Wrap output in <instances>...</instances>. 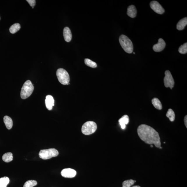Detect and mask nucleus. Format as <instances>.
<instances>
[{"instance_id":"obj_20","label":"nucleus","mask_w":187,"mask_h":187,"mask_svg":"<svg viewBox=\"0 0 187 187\" xmlns=\"http://www.w3.org/2000/svg\"><path fill=\"white\" fill-rule=\"evenodd\" d=\"M166 116L170 119L171 122H173L175 120V115L174 112L173 110L171 109H169L167 113L166 114Z\"/></svg>"},{"instance_id":"obj_6","label":"nucleus","mask_w":187,"mask_h":187,"mask_svg":"<svg viewBox=\"0 0 187 187\" xmlns=\"http://www.w3.org/2000/svg\"><path fill=\"white\" fill-rule=\"evenodd\" d=\"M58 155V150L54 148L42 150H40L39 153V157L44 160H47L52 157H56Z\"/></svg>"},{"instance_id":"obj_5","label":"nucleus","mask_w":187,"mask_h":187,"mask_svg":"<svg viewBox=\"0 0 187 187\" xmlns=\"http://www.w3.org/2000/svg\"><path fill=\"white\" fill-rule=\"evenodd\" d=\"M97 129V124L91 121L85 123L82 126V132L84 135H89L94 133Z\"/></svg>"},{"instance_id":"obj_27","label":"nucleus","mask_w":187,"mask_h":187,"mask_svg":"<svg viewBox=\"0 0 187 187\" xmlns=\"http://www.w3.org/2000/svg\"><path fill=\"white\" fill-rule=\"evenodd\" d=\"M184 122L185 126H186V128H187V115L185 116L184 119Z\"/></svg>"},{"instance_id":"obj_30","label":"nucleus","mask_w":187,"mask_h":187,"mask_svg":"<svg viewBox=\"0 0 187 187\" xmlns=\"http://www.w3.org/2000/svg\"><path fill=\"white\" fill-rule=\"evenodd\" d=\"M133 54H135V52H133Z\"/></svg>"},{"instance_id":"obj_25","label":"nucleus","mask_w":187,"mask_h":187,"mask_svg":"<svg viewBox=\"0 0 187 187\" xmlns=\"http://www.w3.org/2000/svg\"><path fill=\"white\" fill-rule=\"evenodd\" d=\"M135 183L133 179L125 181L122 183V187H130Z\"/></svg>"},{"instance_id":"obj_22","label":"nucleus","mask_w":187,"mask_h":187,"mask_svg":"<svg viewBox=\"0 0 187 187\" xmlns=\"http://www.w3.org/2000/svg\"><path fill=\"white\" fill-rule=\"evenodd\" d=\"M85 65L88 66L92 68H95L97 67V65L96 62L91 61L89 59H85Z\"/></svg>"},{"instance_id":"obj_7","label":"nucleus","mask_w":187,"mask_h":187,"mask_svg":"<svg viewBox=\"0 0 187 187\" xmlns=\"http://www.w3.org/2000/svg\"><path fill=\"white\" fill-rule=\"evenodd\" d=\"M165 74L164 82L165 87L166 88L170 87V89H172L175 84L173 77L169 70H166Z\"/></svg>"},{"instance_id":"obj_9","label":"nucleus","mask_w":187,"mask_h":187,"mask_svg":"<svg viewBox=\"0 0 187 187\" xmlns=\"http://www.w3.org/2000/svg\"><path fill=\"white\" fill-rule=\"evenodd\" d=\"M62 177L65 178H72L76 176L77 172L74 170L70 168L64 169L61 172Z\"/></svg>"},{"instance_id":"obj_15","label":"nucleus","mask_w":187,"mask_h":187,"mask_svg":"<svg viewBox=\"0 0 187 187\" xmlns=\"http://www.w3.org/2000/svg\"><path fill=\"white\" fill-rule=\"evenodd\" d=\"M187 25V17L183 18L179 21L177 23V28L178 30L179 31L182 30L184 29Z\"/></svg>"},{"instance_id":"obj_10","label":"nucleus","mask_w":187,"mask_h":187,"mask_svg":"<svg viewBox=\"0 0 187 187\" xmlns=\"http://www.w3.org/2000/svg\"><path fill=\"white\" fill-rule=\"evenodd\" d=\"M166 43L164 40L160 38L158 40V43L154 45L153 49L156 52H161L163 51L166 47Z\"/></svg>"},{"instance_id":"obj_12","label":"nucleus","mask_w":187,"mask_h":187,"mask_svg":"<svg viewBox=\"0 0 187 187\" xmlns=\"http://www.w3.org/2000/svg\"><path fill=\"white\" fill-rule=\"evenodd\" d=\"M63 36L65 41L67 42H69L72 39V34L70 29L68 27H66L64 28L63 30Z\"/></svg>"},{"instance_id":"obj_26","label":"nucleus","mask_w":187,"mask_h":187,"mask_svg":"<svg viewBox=\"0 0 187 187\" xmlns=\"http://www.w3.org/2000/svg\"><path fill=\"white\" fill-rule=\"evenodd\" d=\"M27 1L31 7H34L36 5V1L35 0H27Z\"/></svg>"},{"instance_id":"obj_28","label":"nucleus","mask_w":187,"mask_h":187,"mask_svg":"<svg viewBox=\"0 0 187 187\" xmlns=\"http://www.w3.org/2000/svg\"><path fill=\"white\" fill-rule=\"evenodd\" d=\"M140 187V186H133V187Z\"/></svg>"},{"instance_id":"obj_4","label":"nucleus","mask_w":187,"mask_h":187,"mask_svg":"<svg viewBox=\"0 0 187 187\" xmlns=\"http://www.w3.org/2000/svg\"><path fill=\"white\" fill-rule=\"evenodd\" d=\"M56 75L59 81L62 85L69 84V75L65 69L62 68L58 69L57 71Z\"/></svg>"},{"instance_id":"obj_23","label":"nucleus","mask_w":187,"mask_h":187,"mask_svg":"<svg viewBox=\"0 0 187 187\" xmlns=\"http://www.w3.org/2000/svg\"><path fill=\"white\" fill-rule=\"evenodd\" d=\"M37 184V182L36 181L30 180L27 181L24 185L23 187H33Z\"/></svg>"},{"instance_id":"obj_2","label":"nucleus","mask_w":187,"mask_h":187,"mask_svg":"<svg viewBox=\"0 0 187 187\" xmlns=\"http://www.w3.org/2000/svg\"><path fill=\"white\" fill-rule=\"evenodd\" d=\"M119 42L121 46L126 52L128 54H131L133 50V43L127 36L122 34L119 38Z\"/></svg>"},{"instance_id":"obj_18","label":"nucleus","mask_w":187,"mask_h":187,"mask_svg":"<svg viewBox=\"0 0 187 187\" xmlns=\"http://www.w3.org/2000/svg\"><path fill=\"white\" fill-rule=\"evenodd\" d=\"M2 159L5 162L9 163L11 162L13 160V154L10 152L5 154L3 156Z\"/></svg>"},{"instance_id":"obj_29","label":"nucleus","mask_w":187,"mask_h":187,"mask_svg":"<svg viewBox=\"0 0 187 187\" xmlns=\"http://www.w3.org/2000/svg\"><path fill=\"white\" fill-rule=\"evenodd\" d=\"M150 146H151V147H153V145L151 144V145H150Z\"/></svg>"},{"instance_id":"obj_14","label":"nucleus","mask_w":187,"mask_h":187,"mask_svg":"<svg viewBox=\"0 0 187 187\" xmlns=\"http://www.w3.org/2000/svg\"><path fill=\"white\" fill-rule=\"evenodd\" d=\"M137 13V9L134 5H130L128 7L127 14L129 17L132 18H135L136 16Z\"/></svg>"},{"instance_id":"obj_24","label":"nucleus","mask_w":187,"mask_h":187,"mask_svg":"<svg viewBox=\"0 0 187 187\" xmlns=\"http://www.w3.org/2000/svg\"><path fill=\"white\" fill-rule=\"evenodd\" d=\"M179 51L181 54H184L187 52V43L181 46L179 49Z\"/></svg>"},{"instance_id":"obj_16","label":"nucleus","mask_w":187,"mask_h":187,"mask_svg":"<svg viewBox=\"0 0 187 187\" xmlns=\"http://www.w3.org/2000/svg\"><path fill=\"white\" fill-rule=\"evenodd\" d=\"M3 122L8 130H10L13 126V122L12 119L8 116H5L3 118Z\"/></svg>"},{"instance_id":"obj_21","label":"nucleus","mask_w":187,"mask_h":187,"mask_svg":"<svg viewBox=\"0 0 187 187\" xmlns=\"http://www.w3.org/2000/svg\"><path fill=\"white\" fill-rule=\"evenodd\" d=\"M10 179L7 177H3L0 179V187H6L10 182Z\"/></svg>"},{"instance_id":"obj_11","label":"nucleus","mask_w":187,"mask_h":187,"mask_svg":"<svg viewBox=\"0 0 187 187\" xmlns=\"http://www.w3.org/2000/svg\"><path fill=\"white\" fill-rule=\"evenodd\" d=\"M54 100L53 97L50 95H47L46 97L45 100V105L49 110H51L54 105Z\"/></svg>"},{"instance_id":"obj_32","label":"nucleus","mask_w":187,"mask_h":187,"mask_svg":"<svg viewBox=\"0 0 187 187\" xmlns=\"http://www.w3.org/2000/svg\"><path fill=\"white\" fill-rule=\"evenodd\" d=\"M32 8H34V7H32Z\"/></svg>"},{"instance_id":"obj_8","label":"nucleus","mask_w":187,"mask_h":187,"mask_svg":"<svg viewBox=\"0 0 187 187\" xmlns=\"http://www.w3.org/2000/svg\"><path fill=\"white\" fill-rule=\"evenodd\" d=\"M150 5L152 10L157 14H162L165 12L164 8L156 1H151L150 3Z\"/></svg>"},{"instance_id":"obj_1","label":"nucleus","mask_w":187,"mask_h":187,"mask_svg":"<svg viewBox=\"0 0 187 187\" xmlns=\"http://www.w3.org/2000/svg\"><path fill=\"white\" fill-rule=\"evenodd\" d=\"M137 133L141 140L146 143L154 144L156 147H161V142L159 133L151 126L146 124H141L138 126Z\"/></svg>"},{"instance_id":"obj_19","label":"nucleus","mask_w":187,"mask_h":187,"mask_svg":"<svg viewBox=\"0 0 187 187\" xmlns=\"http://www.w3.org/2000/svg\"><path fill=\"white\" fill-rule=\"evenodd\" d=\"M21 28V25L20 24L16 23L12 25L10 27L9 30L12 34H15L18 32Z\"/></svg>"},{"instance_id":"obj_13","label":"nucleus","mask_w":187,"mask_h":187,"mask_svg":"<svg viewBox=\"0 0 187 187\" xmlns=\"http://www.w3.org/2000/svg\"><path fill=\"white\" fill-rule=\"evenodd\" d=\"M119 124L123 129H124L126 127V125L129 124V118L128 115H125L122 117L119 120Z\"/></svg>"},{"instance_id":"obj_3","label":"nucleus","mask_w":187,"mask_h":187,"mask_svg":"<svg viewBox=\"0 0 187 187\" xmlns=\"http://www.w3.org/2000/svg\"><path fill=\"white\" fill-rule=\"evenodd\" d=\"M34 87L30 80H27L24 84L21 91V97L25 100L30 97L33 91Z\"/></svg>"},{"instance_id":"obj_31","label":"nucleus","mask_w":187,"mask_h":187,"mask_svg":"<svg viewBox=\"0 0 187 187\" xmlns=\"http://www.w3.org/2000/svg\"><path fill=\"white\" fill-rule=\"evenodd\" d=\"M135 181V182H136V181Z\"/></svg>"},{"instance_id":"obj_17","label":"nucleus","mask_w":187,"mask_h":187,"mask_svg":"<svg viewBox=\"0 0 187 187\" xmlns=\"http://www.w3.org/2000/svg\"><path fill=\"white\" fill-rule=\"evenodd\" d=\"M152 103L154 107L158 110H161L162 109V105L160 100L158 98H154L152 99Z\"/></svg>"},{"instance_id":"obj_33","label":"nucleus","mask_w":187,"mask_h":187,"mask_svg":"<svg viewBox=\"0 0 187 187\" xmlns=\"http://www.w3.org/2000/svg\"><path fill=\"white\" fill-rule=\"evenodd\" d=\"M0 19H1V17H0Z\"/></svg>"}]
</instances>
